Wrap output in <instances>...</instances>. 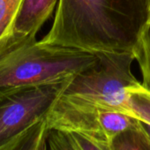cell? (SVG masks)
Listing matches in <instances>:
<instances>
[{
  "mask_svg": "<svg viewBox=\"0 0 150 150\" xmlns=\"http://www.w3.org/2000/svg\"><path fill=\"white\" fill-rule=\"evenodd\" d=\"M150 0H58L42 43L89 51H132Z\"/></svg>",
  "mask_w": 150,
  "mask_h": 150,
  "instance_id": "cell-1",
  "label": "cell"
},
{
  "mask_svg": "<svg viewBox=\"0 0 150 150\" xmlns=\"http://www.w3.org/2000/svg\"><path fill=\"white\" fill-rule=\"evenodd\" d=\"M96 53L27 41L0 56V88L39 86L71 79L97 61Z\"/></svg>",
  "mask_w": 150,
  "mask_h": 150,
  "instance_id": "cell-2",
  "label": "cell"
},
{
  "mask_svg": "<svg viewBox=\"0 0 150 150\" xmlns=\"http://www.w3.org/2000/svg\"><path fill=\"white\" fill-rule=\"evenodd\" d=\"M96 55L97 61L73 76L59 97L77 105L132 117L129 89L140 84L132 72V51H101Z\"/></svg>",
  "mask_w": 150,
  "mask_h": 150,
  "instance_id": "cell-3",
  "label": "cell"
},
{
  "mask_svg": "<svg viewBox=\"0 0 150 150\" xmlns=\"http://www.w3.org/2000/svg\"><path fill=\"white\" fill-rule=\"evenodd\" d=\"M71 79L39 86L0 88V146L43 119Z\"/></svg>",
  "mask_w": 150,
  "mask_h": 150,
  "instance_id": "cell-4",
  "label": "cell"
},
{
  "mask_svg": "<svg viewBox=\"0 0 150 150\" xmlns=\"http://www.w3.org/2000/svg\"><path fill=\"white\" fill-rule=\"evenodd\" d=\"M137 121L124 113L74 104L59 96L45 116L49 130L81 133L110 143Z\"/></svg>",
  "mask_w": 150,
  "mask_h": 150,
  "instance_id": "cell-5",
  "label": "cell"
},
{
  "mask_svg": "<svg viewBox=\"0 0 150 150\" xmlns=\"http://www.w3.org/2000/svg\"><path fill=\"white\" fill-rule=\"evenodd\" d=\"M57 3L58 0H23L9 50L36 39L37 33L51 17Z\"/></svg>",
  "mask_w": 150,
  "mask_h": 150,
  "instance_id": "cell-6",
  "label": "cell"
},
{
  "mask_svg": "<svg viewBox=\"0 0 150 150\" xmlns=\"http://www.w3.org/2000/svg\"><path fill=\"white\" fill-rule=\"evenodd\" d=\"M48 132L44 117L7 144L0 146V150H46Z\"/></svg>",
  "mask_w": 150,
  "mask_h": 150,
  "instance_id": "cell-7",
  "label": "cell"
},
{
  "mask_svg": "<svg viewBox=\"0 0 150 150\" xmlns=\"http://www.w3.org/2000/svg\"><path fill=\"white\" fill-rule=\"evenodd\" d=\"M23 0H0V56L11 45Z\"/></svg>",
  "mask_w": 150,
  "mask_h": 150,
  "instance_id": "cell-8",
  "label": "cell"
},
{
  "mask_svg": "<svg viewBox=\"0 0 150 150\" xmlns=\"http://www.w3.org/2000/svg\"><path fill=\"white\" fill-rule=\"evenodd\" d=\"M142 77V86L150 91V23L142 29L132 50Z\"/></svg>",
  "mask_w": 150,
  "mask_h": 150,
  "instance_id": "cell-9",
  "label": "cell"
},
{
  "mask_svg": "<svg viewBox=\"0 0 150 150\" xmlns=\"http://www.w3.org/2000/svg\"><path fill=\"white\" fill-rule=\"evenodd\" d=\"M112 144L114 150H150V139L141 130L139 119L134 126L116 137Z\"/></svg>",
  "mask_w": 150,
  "mask_h": 150,
  "instance_id": "cell-10",
  "label": "cell"
},
{
  "mask_svg": "<svg viewBox=\"0 0 150 150\" xmlns=\"http://www.w3.org/2000/svg\"><path fill=\"white\" fill-rule=\"evenodd\" d=\"M129 106L134 118L150 124V91L140 83L129 89Z\"/></svg>",
  "mask_w": 150,
  "mask_h": 150,
  "instance_id": "cell-11",
  "label": "cell"
},
{
  "mask_svg": "<svg viewBox=\"0 0 150 150\" xmlns=\"http://www.w3.org/2000/svg\"><path fill=\"white\" fill-rule=\"evenodd\" d=\"M64 134L74 150H114L113 144L105 140L77 132H64Z\"/></svg>",
  "mask_w": 150,
  "mask_h": 150,
  "instance_id": "cell-12",
  "label": "cell"
},
{
  "mask_svg": "<svg viewBox=\"0 0 150 150\" xmlns=\"http://www.w3.org/2000/svg\"><path fill=\"white\" fill-rule=\"evenodd\" d=\"M46 150H74L64 132L49 130Z\"/></svg>",
  "mask_w": 150,
  "mask_h": 150,
  "instance_id": "cell-13",
  "label": "cell"
},
{
  "mask_svg": "<svg viewBox=\"0 0 150 150\" xmlns=\"http://www.w3.org/2000/svg\"><path fill=\"white\" fill-rule=\"evenodd\" d=\"M139 126L141 128V130L143 131V132L148 137V139H150V124H147L146 122H143L141 120H139Z\"/></svg>",
  "mask_w": 150,
  "mask_h": 150,
  "instance_id": "cell-14",
  "label": "cell"
},
{
  "mask_svg": "<svg viewBox=\"0 0 150 150\" xmlns=\"http://www.w3.org/2000/svg\"><path fill=\"white\" fill-rule=\"evenodd\" d=\"M147 23H150V8H149V16H148V21Z\"/></svg>",
  "mask_w": 150,
  "mask_h": 150,
  "instance_id": "cell-15",
  "label": "cell"
},
{
  "mask_svg": "<svg viewBox=\"0 0 150 150\" xmlns=\"http://www.w3.org/2000/svg\"><path fill=\"white\" fill-rule=\"evenodd\" d=\"M46 147H47V146H46Z\"/></svg>",
  "mask_w": 150,
  "mask_h": 150,
  "instance_id": "cell-16",
  "label": "cell"
}]
</instances>
